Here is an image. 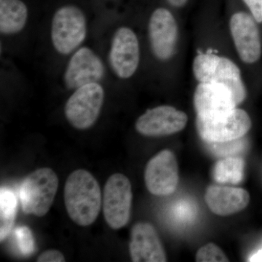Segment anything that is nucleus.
<instances>
[{
	"mask_svg": "<svg viewBox=\"0 0 262 262\" xmlns=\"http://www.w3.org/2000/svg\"><path fill=\"white\" fill-rule=\"evenodd\" d=\"M148 190L157 196L173 194L179 181V165L175 155L165 149L148 162L144 173Z\"/></svg>",
	"mask_w": 262,
	"mask_h": 262,
	"instance_id": "nucleus-14",
	"label": "nucleus"
},
{
	"mask_svg": "<svg viewBox=\"0 0 262 262\" xmlns=\"http://www.w3.org/2000/svg\"><path fill=\"white\" fill-rule=\"evenodd\" d=\"M88 32L87 17L77 5H63L53 13L51 23V45L61 56H70L82 46Z\"/></svg>",
	"mask_w": 262,
	"mask_h": 262,
	"instance_id": "nucleus-3",
	"label": "nucleus"
},
{
	"mask_svg": "<svg viewBox=\"0 0 262 262\" xmlns=\"http://www.w3.org/2000/svg\"><path fill=\"white\" fill-rule=\"evenodd\" d=\"M249 261H262V249L259 250L258 252L253 254L251 258H250Z\"/></svg>",
	"mask_w": 262,
	"mask_h": 262,
	"instance_id": "nucleus-26",
	"label": "nucleus"
},
{
	"mask_svg": "<svg viewBox=\"0 0 262 262\" xmlns=\"http://www.w3.org/2000/svg\"><path fill=\"white\" fill-rule=\"evenodd\" d=\"M242 140L243 138L227 142L213 143L210 144L211 145L212 151L215 154L225 157L235 156L234 154H237L244 149V143Z\"/></svg>",
	"mask_w": 262,
	"mask_h": 262,
	"instance_id": "nucleus-22",
	"label": "nucleus"
},
{
	"mask_svg": "<svg viewBox=\"0 0 262 262\" xmlns=\"http://www.w3.org/2000/svg\"><path fill=\"white\" fill-rule=\"evenodd\" d=\"M15 234L20 252L24 256H30L34 251V239L31 229L27 226H21L15 229Z\"/></svg>",
	"mask_w": 262,
	"mask_h": 262,
	"instance_id": "nucleus-21",
	"label": "nucleus"
},
{
	"mask_svg": "<svg viewBox=\"0 0 262 262\" xmlns=\"http://www.w3.org/2000/svg\"><path fill=\"white\" fill-rule=\"evenodd\" d=\"M193 104L196 117L206 119L225 116L239 106L230 89L217 82H198Z\"/></svg>",
	"mask_w": 262,
	"mask_h": 262,
	"instance_id": "nucleus-12",
	"label": "nucleus"
},
{
	"mask_svg": "<svg viewBox=\"0 0 262 262\" xmlns=\"http://www.w3.org/2000/svg\"><path fill=\"white\" fill-rule=\"evenodd\" d=\"M104 98L105 91L101 82H91L73 90L65 103L67 121L78 130L92 127L101 114Z\"/></svg>",
	"mask_w": 262,
	"mask_h": 262,
	"instance_id": "nucleus-8",
	"label": "nucleus"
},
{
	"mask_svg": "<svg viewBox=\"0 0 262 262\" xmlns=\"http://www.w3.org/2000/svg\"><path fill=\"white\" fill-rule=\"evenodd\" d=\"M228 30L237 57L244 64L254 65L262 57L259 24L246 8L234 7L228 17Z\"/></svg>",
	"mask_w": 262,
	"mask_h": 262,
	"instance_id": "nucleus-4",
	"label": "nucleus"
},
{
	"mask_svg": "<svg viewBox=\"0 0 262 262\" xmlns=\"http://www.w3.org/2000/svg\"><path fill=\"white\" fill-rule=\"evenodd\" d=\"M196 129L202 140L208 144L242 139L252 127L247 112L238 107L225 116L206 119L196 117Z\"/></svg>",
	"mask_w": 262,
	"mask_h": 262,
	"instance_id": "nucleus-9",
	"label": "nucleus"
},
{
	"mask_svg": "<svg viewBox=\"0 0 262 262\" xmlns=\"http://www.w3.org/2000/svg\"><path fill=\"white\" fill-rule=\"evenodd\" d=\"M139 36L127 26L118 27L114 32L108 52L110 70L117 78L127 80L136 75L141 63Z\"/></svg>",
	"mask_w": 262,
	"mask_h": 262,
	"instance_id": "nucleus-7",
	"label": "nucleus"
},
{
	"mask_svg": "<svg viewBox=\"0 0 262 262\" xmlns=\"http://www.w3.org/2000/svg\"><path fill=\"white\" fill-rule=\"evenodd\" d=\"M29 9L22 0H0V32L16 35L27 27Z\"/></svg>",
	"mask_w": 262,
	"mask_h": 262,
	"instance_id": "nucleus-17",
	"label": "nucleus"
},
{
	"mask_svg": "<svg viewBox=\"0 0 262 262\" xmlns=\"http://www.w3.org/2000/svg\"><path fill=\"white\" fill-rule=\"evenodd\" d=\"M106 75V67L92 48L81 46L70 55L63 71L62 81L66 88L75 90L91 82H101Z\"/></svg>",
	"mask_w": 262,
	"mask_h": 262,
	"instance_id": "nucleus-11",
	"label": "nucleus"
},
{
	"mask_svg": "<svg viewBox=\"0 0 262 262\" xmlns=\"http://www.w3.org/2000/svg\"><path fill=\"white\" fill-rule=\"evenodd\" d=\"M192 70L196 82H217L229 88L238 106L247 98L248 90L242 70L227 55L214 49L198 51L193 58Z\"/></svg>",
	"mask_w": 262,
	"mask_h": 262,
	"instance_id": "nucleus-1",
	"label": "nucleus"
},
{
	"mask_svg": "<svg viewBox=\"0 0 262 262\" xmlns=\"http://www.w3.org/2000/svg\"><path fill=\"white\" fill-rule=\"evenodd\" d=\"M132 200L130 180L123 174L112 175L106 183L103 196V215L112 229H121L128 223Z\"/></svg>",
	"mask_w": 262,
	"mask_h": 262,
	"instance_id": "nucleus-10",
	"label": "nucleus"
},
{
	"mask_svg": "<svg viewBox=\"0 0 262 262\" xmlns=\"http://www.w3.org/2000/svg\"><path fill=\"white\" fill-rule=\"evenodd\" d=\"M130 255L134 262H165L166 254L158 232L151 224L139 222L131 230Z\"/></svg>",
	"mask_w": 262,
	"mask_h": 262,
	"instance_id": "nucleus-15",
	"label": "nucleus"
},
{
	"mask_svg": "<svg viewBox=\"0 0 262 262\" xmlns=\"http://www.w3.org/2000/svg\"><path fill=\"white\" fill-rule=\"evenodd\" d=\"M58 187V177L51 168L37 169L29 174L19 189L24 213L44 216L54 201Z\"/></svg>",
	"mask_w": 262,
	"mask_h": 262,
	"instance_id": "nucleus-6",
	"label": "nucleus"
},
{
	"mask_svg": "<svg viewBox=\"0 0 262 262\" xmlns=\"http://www.w3.org/2000/svg\"><path fill=\"white\" fill-rule=\"evenodd\" d=\"M167 5L174 10H182L185 8L191 0H165Z\"/></svg>",
	"mask_w": 262,
	"mask_h": 262,
	"instance_id": "nucleus-25",
	"label": "nucleus"
},
{
	"mask_svg": "<svg viewBox=\"0 0 262 262\" xmlns=\"http://www.w3.org/2000/svg\"><path fill=\"white\" fill-rule=\"evenodd\" d=\"M198 262H227L228 257L216 245L210 243L198 250L196 254Z\"/></svg>",
	"mask_w": 262,
	"mask_h": 262,
	"instance_id": "nucleus-20",
	"label": "nucleus"
},
{
	"mask_svg": "<svg viewBox=\"0 0 262 262\" xmlns=\"http://www.w3.org/2000/svg\"><path fill=\"white\" fill-rule=\"evenodd\" d=\"M253 15L258 24H262V0H238Z\"/></svg>",
	"mask_w": 262,
	"mask_h": 262,
	"instance_id": "nucleus-23",
	"label": "nucleus"
},
{
	"mask_svg": "<svg viewBox=\"0 0 262 262\" xmlns=\"http://www.w3.org/2000/svg\"><path fill=\"white\" fill-rule=\"evenodd\" d=\"M17 198L14 192L8 188L0 191V241L6 238L14 225L16 215Z\"/></svg>",
	"mask_w": 262,
	"mask_h": 262,
	"instance_id": "nucleus-19",
	"label": "nucleus"
},
{
	"mask_svg": "<svg viewBox=\"0 0 262 262\" xmlns=\"http://www.w3.org/2000/svg\"><path fill=\"white\" fill-rule=\"evenodd\" d=\"M245 162L241 157H226L215 164L213 178L220 184H237L244 177Z\"/></svg>",
	"mask_w": 262,
	"mask_h": 262,
	"instance_id": "nucleus-18",
	"label": "nucleus"
},
{
	"mask_svg": "<svg viewBox=\"0 0 262 262\" xmlns=\"http://www.w3.org/2000/svg\"><path fill=\"white\" fill-rule=\"evenodd\" d=\"M64 201L71 220L82 227L92 225L101 211V188L90 172L75 170L66 182Z\"/></svg>",
	"mask_w": 262,
	"mask_h": 262,
	"instance_id": "nucleus-2",
	"label": "nucleus"
},
{
	"mask_svg": "<svg viewBox=\"0 0 262 262\" xmlns=\"http://www.w3.org/2000/svg\"><path fill=\"white\" fill-rule=\"evenodd\" d=\"M188 116L170 105H160L146 110L136 122V130L141 135L161 137L173 135L187 126Z\"/></svg>",
	"mask_w": 262,
	"mask_h": 262,
	"instance_id": "nucleus-13",
	"label": "nucleus"
},
{
	"mask_svg": "<svg viewBox=\"0 0 262 262\" xmlns=\"http://www.w3.org/2000/svg\"><path fill=\"white\" fill-rule=\"evenodd\" d=\"M38 262H64V256L60 251L56 250H49L45 251L38 257Z\"/></svg>",
	"mask_w": 262,
	"mask_h": 262,
	"instance_id": "nucleus-24",
	"label": "nucleus"
},
{
	"mask_svg": "<svg viewBox=\"0 0 262 262\" xmlns=\"http://www.w3.org/2000/svg\"><path fill=\"white\" fill-rule=\"evenodd\" d=\"M148 41L155 59L161 63L171 61L178 51L180 29L170 7L160 6L151 11L147 22Z\"/></svg>",
	"mask_w": 262,
	"mask_h": 262,
	"instance_id": "nucleus-5",
	"label": "nucleus"
},
{
	"mask_svg": "<svg viewBox=\"0 0 262 262\" xmlns=\"http://www.w3.org/2000/svg\"><path fill=\"white\" fill-rule=\"evenodd\" d=\"M206 204L214 214L227 216L243 211L249 204V193L242 188L211 185L206 189Z\"/></svg>",
	"mask_w": 262,
	"mask_h": 262,
	"instance_id": "nucleus-16",
	"label": "nucleus"
}]
</instances>
